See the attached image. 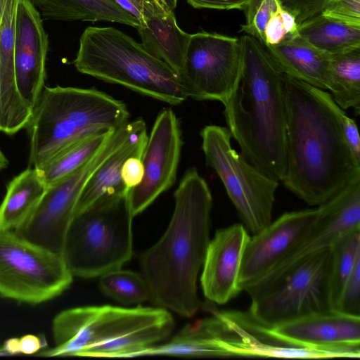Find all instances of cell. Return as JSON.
Instances as JSON below:
<instances>
[{
  "label": "cell",
  "mask_w": 360,
  "mask_h": 360,
  "mask_svg": "<svg viewBox=\"0 0 360 360\" xmlns=\"http://www.w3.org/2000/svg\"><path fill=\"white\" fill-rule=\"evenodd\" d=\"M265 44L276 45L282 41L286 36V31L281 13V6L267 22L265 30Z\"/></svg>",
  "instance_id": "obj_40"
},
{
  "label": "cell",
  "mask_w": 360,
  "mask_h": 360,
  "mask_svg": "<svg viewBox=\"0 0 360 360\" xmlns=\"http://www.w3.org/2000/svg\"><path fill=\"white\" fill-rule=\"evenodd\" d=\"M73 276L62 256L0 230V295L31 304L63 293Z\"/></svg>",
  "instance_id": "obj_8"
},
{
  "label": "cell",
  "mask_w": 360,
  "mask_h": 360,
  "mask_svg": "<svg viewBox=\"0 0 360 360\" xmlns=\"http://www.w3.org/2000/svg\"><path fill=\"white\" fill-rule=\"evenodd\" d=\"M129 117L123 101L97 89L44 86L26 127L30 166L38 168L82 139L114 131Z\"/></svg>",
  "instance_id": "obj_4"
},
{
  "label": "cell",
  "mask_w": 360,
  "mask_h": 360,
  "mask_svg": "<svg viewBox=\"0 0 360 360\" xmlns=\"http://www.w3.org/2000/svg\"><path fill=\"white\" fill-rule=\"evenodd\" d=\"M330 249L306 259L271 288L251 298L248 311L271 328L312 314L331 311Z\"/></svg>",
  "instance_id": "obj_10"
},
{
  "label": "cell",
  "mask_w": 360,
  "mask_h": 360,
  "mask_svg": "<svg viewBox=\"0 0 360 360\" xmlns=\"http://www.w3.org/2000/svg\"><path fill=\"white\" fill-rule=\"evenodd\" d=\"M269 330L291 345L360 352V316L331 311L304 316Z\"/></svg>",
  "instance_id": "obj_19"
},
{
  "label": "cell",
  "mask_w": 360,
  "mask_h": 360,
  "mask_svg": "<svg viewBox=\"0 0 360 360\" xmlns=\"http://www.w3.org/2000/svg\"><path fill=\"white\" fill-rule=\"evenodd\" d=\"M3 124H2V108H1V79H0V131H2Z\"/></svg>",
  "instance_id": "obj_46"
},
{
  "label": "cell",
  "mask_w": 360,
  "mask_h": 360,
  "mask_svg": "<svg viewBox=\"0 0 360 360\" xmlns=\"http://www.w3.org/2000/svg\"><path fill=\"white\" fill-rule=\"evenodd\" d=\"M333 108L338 117L345 138L354 156L360 162V138L357 124L334 101Z\"/></svg>",
  "instance_id": "obj_38"
},
{
  "label": "cell",
  "mask_w": 360,
  "mask_h": 360,
  "mask_svg": "<svg viewBox=\"0 0 360 360\" xmlns=\"http://www.w3.org/2000/svg\"><path fill=\"white\" fill-rule=\"evenodd\" d=\"M200 136L207 165L219 176L243 224L252 235L257 233L272 221L279 181L232 147L226 127L207 125Z\"/></svg>",
  "instance_id": "obj_7"
},
{
  "label": "cell",
  "mask_w": 360,
  "mask_h": 360,
  "mask_svg": "<svg viewBox=\"0 0 360 360\" xmlns=\"http://www.w3.org/2000/svg\"><path fill=\"white\" fill-rule=\"evenodd\" d=\"M240 39V72L223 103L226 127L248 161L282 181L285 173L284 73L257 38L247 34Z\"/></svg>",
  "instance_id": "obj_3"
},
{
  "label": "cell",
  "mask_w": 360,
  "mask_h": 360,
  "mask_svg": "<svg viewBox=\"0 0 360 360\" xmlns=\"http://www.w3.org/2000/svg\"><path fill=\"white\" fill-rule=\"evenodd\" d=\"M76 69L171 105L188 96L180 76L141 43L112 27H88L79 38Z\"/></svg>",
  "instance_id": "obj_5"
},
{
  "label": "cell",
  "mask_w": 360,
  "mask_h": 360,
  "mask_svg": "<svg viewBox=\"0 0 360 360\" xmlns=\"http://www.w3.org/2000/svg\"><path fill=\"white\" fill-rule=\"evenodd\" d=\"M330 249V300L332 311H335L343 286L360 259V227L343 233Z\"/></svg>",
  "instance_id": "obj_31"
},
{
  "label": "cell",
  "mask_w": 360,
  "mask_h": 360,
  "mask_svg": "<svg viewBox=\"0 0 360 360\" xmlns=\"http://www.w3.org/2000/svg\"><path fill=\"white\" fill-rule=\"evenodd\" d=\"M44 340L34 335L6 340L0 349V355L34 354L44 347Z\"/></svg>",
  "instance_id": "obj_36"
},
{
  "label": "cell",
  "mask_w": 360,
  "mask_h": 360,
  "mask_svg": "<svg viewBox=\"0 0 360 360\" xmlns=\"http://www.w3.org/2000/svg\"><path fill=\"white\" fill-rule=\"evenodd\" d=\"M330 86L333 101L344 110L360 113V48L329 55Z\"/></svg>",
  "instance_id": "obj_30"
},
{
  "label": "cell",
  "mask_w": 360,
  "mask_h": 360,
  "mask_svg": "<svg viewBox=\"0 0 360 360\" xmlns=\"http://www.w3.org/2000/svg\"><path fill=\"white\" fill-rule=\"evenodd\" d=\"M182 146L179 122L171 109H164L155 119L143 153V179L129 191L134 217L174 184Z\"/></svg>",
  "instance_id": "obj_14"
},
{
  "label": "cell",
  "mask_w": 360,
  "mask_h": 360,
  "mask_svg": "<svg viewBox=\"0 0 360 360\" xmlns=\"http://www.w3.org/2000/svg\"><path fill=\"white\" fill-rule=\"evenodd\" d=\"M172 316L149 324L110 340L89 347L78 356L131 358L145 349L157 345L169 337L174 328Z\"/></svg>",
  "instance_id": "obj_28"
},
{
  "label": "cell",
  "mask_w": 360,
  "mask_h": 360,
  "mask_svg": "<svg viewBox=\"0 0 360 360\" xmlns=\"http://www.w3.org/2000/svg\"><path fill=\"white\" fill-rule=\"evenodd\" d=\"M250 237L243 224H235L217 230L210 240L200 277L204 295L210 302L224 304L241 292L238 277Z\"/></svg>",
  "instance_id": "obj_18"
},
{
  "label": "cell",
  "mask_w": 360,
  "mask_h": 360,
  "mask_svg": "<svg viewBox=\"0 0 360 360\" xmlns=\"http://www.w3.org/2000/svg\"><path fill=\"white\" fill-rule=\"evenodd\" d=\"M99 277L101 291L118 302L138 304L150 299V290L145 278L136 272L120 268Z\"/></svg>",
  "instance_id": "obj_32"
},
{
  "label": "cell",
  "mask_w": 360,
  "mask_h": 360,
  "mask_svg": "<svg viewBox=\"0 0 360 360\" xmlns=\"http://www.w3.org/2000/svg\"><path fill=\"white\" fill-rule=\"evenodd\" d=\"M207 309L218 317L220 343L231 356L347 357L344 349L302 347L280 340L248 311H219L210 306Z\"/></svg>",
  "instance_id": "obj_16"
},
{
  "label": "cell",
  "mask_w": 360,
  "mask_h": 360,
  "mask_svg": "<svg viewBox=\"0 0 360 360\" xmlns=\"http://www.w3.org/2000/svg\"><path fill=\"white\" fill-rule=\"evenodd\" d=\"M284 74L314 87L328 90L329 55L313 47L298 34L276 45L264 46Z\"/></svg>",
  "instance_id": "obj_22"
},
{
  "label": "cell",
  "mask_w": 360,
  "mask_h": 360,
  "mask_svg": "<svg viewBox=\"0 0 360 360\" xmlns=\"http://www.w3.org/2000/svg\"><path fill=\"white\" fill-rule=\"evenodd\" d=\"M171 355L193 357L231 356L221 345L218 320L212 316L186 325L169 342L145 349L137 356Z\"/></svg>",
  "instance_id": "obj_25"
},
{
  "label": "cell",
  "mask_w": 360,
  "mask_h": 360,
  "mask_svg": "<svg viewBox=\"0 0 360 360\" xmlns=\"http://www.w3.org/2000/svg\"><path fill=\"white\" fill-rule=\"evenodd\" d=\"M318 207L285 212L250 237L238 277L241 291L259 280L285 258L315 224Z\"/></svg>",
  "instance_id": "obj_15"
},
{
  "label": "cell",
  "mask_w": 360,
  "mask_h": 360,
  "mask_svg": "<svg viewBox=\"0 0 360 360\" xmlns=\"http://www.w3.org/2000/svg\"><path fill=\"white\" fill-rule=\"evenodd\" d=\"M174 209L161 238L141 258L150 300L159 307L192 317L201 307L197 278L210 241L212 196L195 168L182 176Z\"/></svg>",
  "instance_id": "obj_2"
},
{
  "label": "cell",
  "mask_w": 360,
  "mask_h": 360,
  "mask_svg": "<svg viewBox=\"0 0 360 360\" xmlns=\"http://www.w3.org/2000/svg\"><path fill=\"white\" fill-rule=\"evenodd\" d=\"M321 13L360 27V0H330Z\"/></svg>",
  "instance_id": "obj_34"
},
{
  "label": "cell",
  "mask_w": 360,
  "mask_h": 360,
  "mask_svg": "<svg viewBox=\"0 0 360 360\" xmlns=\"http://www.w3.org/2000/svg\"><path fill=\"white\" fill-rule=\"evenodd\" d=\"M172 316L162 307L86 306L64 310L53 320L56 346L44 356H78L84 349Z\"/></svg>",
  "instance_id": "obj_11"
},
{
  "label": "cell",
  "mask_w": 360,
  "mask_h": 360,
  "mask_svg": "<svg viewBox=\"0 0 360 360\" xmlns=\"http://www.w3.org/2000/svg\"><path fill=\"white\" fill-rule=\"evenodd\" d=\"M46 187L36 168H28L7 185L0 204V230L13 231L22 224L37 207Z\"/></svg>",
  "instance_id": "obj_26"
},
{
  "label": "cell",
  "mask_w": 360,
  "mask_h": 360,
  "mask_svg": "<svg viewBox=\"0 0 360 360\" xmlns=\"http://www.w3.org/2000/svg\"><path fill=\"white\" fill-rule=\"evenodd\" d=\"M142 15V22L146 18L165 14L172 11L161 0H129ZM141 22V23H142Z\"/></svg>",
  "instance_id": "obj_42"
},
{
  "label": "cell",
  "mask_w": 360,
  "mask_h": 360,
  "mask_svg": "<svg viewBox=\"0 0 360 360\" xmlns=\"http://www.w3.org/2000/svg\"><path fill=\"white\" fill-rule=\"evenodd\" d=\"M148 137L146 123L141 119L124 144L91 175L77 201L75 214L85 210L99 199L122 195L130 190L122 181V167L124 161L130 157L142 158Z\"/></svg>",
  "instance_id": "obj_21"
},
{
  "label": "cell",
  "mask_w": 360,
  "mask_h": 360,
  "mask_svg": "<svg viewBox=\"0 0 360 360\" xmlns=\"http://www.w3.org/2000/svg\"><path fill=\"white\" fill-rule=\"evenodd\" d=\"M335 311L360 316V259L343 286Z\"/></svg>",
  "instance_id": "obj_33"
},
{
  "label": "cell",
  "mask_w": 360,
  "mask_h": 360,
  "mask_svg": "<svg viewBox=\"0 0 360 360\" xmlns=\"http://www.w3.org/2000/svg\"><path fill=\"white\" fill-rule=\"evenodd\" d=\"M278 6V0H263L254 15L251 26L244 32L255 37L264 45L266 25Z\"/></svg>",
  "instance_id": "obj_37"
},
{
  "label": "cell",
  "mask_w": 360,
  "mask_h": 360,
  "mask_svg": "<svg viewBox=\"0 0 360 360\" xmlns=\"http://www.w3.org/2000/svg\"><path fill=\"white\" fill-rule=\"evenodd\" d=\"M129 191L122 195L99 199L74 214L62 254L73 276H101L120 269L131 259L134 216Z\"/></svg>",
  "instance_id": "obj_6"
},
{
  "label": "cell",
  "mask_w": 360,
  "mask_h": 360,
  "mask_svg": "<svg viewBox=\"0 0 360 360\" xmlns=\"http://www.w3.org/2000/svg\"><path fill=\"white\" fill-rule=\"evenodd\" d=\"M6 3V0H0V19L4 8V5Z\"/></svg>",
  "instance_id": "obj_47"
},
{
  "label": "cell",
  "mask_w": 360,
  "mask_h": 360,
  "mask_svg": "<svg viewBox=\"0 0 360 360\" xmlns=\"http://www.w3.org/2000/svg\"><path fill=\"white\" fill-rule=\"evenodd\" d=\"M169 10L174 11L176 6L177 0H161Z\"/></svg>",
  "instance_id": "obj_45"
},
{
  "label": "cell",
  "mask_w": 360,
  "mask_h": 360,
  "mask_svg": "<svg viewBox=\"0 0 360 360\" xmlns=\"http://www.w3.org/2000/svg\"><path fill=\"white\" fill-rule=\"evenodd\" d=\"M137 125L135 120L115 130L90 161L46 188L30 217L13 231L20 237L62 256L65 234L85 185L102 163L124 144Z\"/></svg>",
  "instance_id": "obj_9"
},
{
  "label": "cell",
  "mask_w": 360,
  "mask_h": 360,
  "mask_svg": "<svg viewBox=\"0 0 360 360\" xmlns=\"http://www.w3.org/2000/svg\"><path fill=\"white\" fill-rule=\"evenodd\" d=\"M136 29L146 50L180 76L191 34L179 27L174 11L146 18Z\"/></svg>",
  "instance_id": "obj_23"
},
{
  "label": "cell",
  "mask_w": 360,
  "mask_h": 360,
  "mask_svg": "<svg viewBox=\"0 0 360 360\" xmlns=\"http://www.w3.org/2000/svg\"><path fill=\"white\" fill-rule=\"evenodd\" d=\"M114 131L115 130L98 133L82 139L64 148L36 168L46 187L60 181L90 161Z\"/></svg>",
  "instance_id": "obj_29"
},
{
  "label": "cell",
  "mask_w": 360,
  "mask_h": 360,
  "mask_svg": "<svg viewBox=\"0 0 360 360\" xmlns=\"http://www.w3.org/2000/svg\"><path fill=\"white\" fill-rule=\"evenodd\" d=\"M263 0H250L249 5L245 11L246 23L241 26V31L249 28L252 22L254 15Z\"/></svg>",
  "instance_id": "obj_43"
},
{
  "label": "cell",
  "mask_w": 360,
  "mask_h": 360,
  "mask_svg": "<svg viewBox=\"0 0 360 360\" xmlns=\"http://www.w3.org/2000/svg\"><path fill=\"white\" fill-rule=\"evenodd\" d=\"M19 0H6L0 19V79L2 132L13 135L26 128L32 110L21 98L15 83L14 46Z\"/></svg>",
  "instance_id": "obj_20"
},
{
  "label": "cell",
  "mask_w": 360,
  "mask_h": 360,
  "mask_svg": "<svg viewBox=\"0 0 360 360\" xmlns=\"http://www.w3.org/2000/svg\"><path fill=\"white\" fill-rule=\"evenodd\" d=\"M41 18L63 21H108L139 27L141 22L116 0H30Z\"/></svg>",
  "instance_id": "obj_24"
},
{
  "label": "cell",
  "mask_w": 360,
  "mask_h": 360,
  "mask_svg": "<svg viewBox=\"0 0 360 360\" xmlns=\"http://www.w3.org/2000/svg\"><path fill=\"white\" fill-rule=\"evenodd\" d=\"M241 65L240 39L207 32L190 34L180 75L188 98L223 103L238 79Z\"/></svg>",
  "instance_id": "obj_12"
},
{
  "label": "cell",
  "mask_w": 360,
  "mask_h": 360,
  "mask_svg": "<svg viewBox=\"0 0 360 360\" xmlns=\"http://www.w3.org/2000/svg\"><path fill=\"white\" fill-rule=\"evenodd\" d=\"M195 8H210L217 10L238 9L245 11L250 0H186Z\"/></svg>",
  "instance_id": "obj_41"
},
{
  "label": "cell",
  "mask_w": 360,
  "mask_h": 360,
  "mask_svg": "<svg viewBox=\"0 0 360 360\" xmlns=\"http://www.w3.org/2000/svg\"><path fill=\"white\" fill-rule=\"evenodd\" d=\"M318 216L303 240L280 263L243 291L255 297L311 256L330 248L343 233L360 227V179L317 206Z\"/></svg>",
  "instance_id": "obj_13"
},
{
  "label": "cell",
  "mask_w": 360,
  "mask_h": 360,
  "mask_svg": "<svg viewBox=\"0 0 360 360\" xmlns=\"http://www.w3.org/2000/svg\"><path fill=\"white\" fill-rule=\"evenodd\" d=\"M48 35L42 18L30 0H19L15 24L14 70L18 91L32 110L46 77Z\"/></svg>",
  "instance_id": "obj_17"
},
{
  "label": "cell",
  "mask_w": 360,
  "mask_h": 360,
  "mask_svg": "<svg viewBox=\"0 0 360 360\" xmlns=\"http://www.w3.org/2000/svg\"><path fill=\"white\" fill-rule=\"evenodd\" d=\"M8 160L0 148V172L7 167Z\"/></svg>",
  "instance_id": "obj_44"
},
{
  "label": "cell",
  "mask_w": 360,
  "mask_h": 360,
  "mask_svg": "<svg viewBox=\"0 0 360 360\" xmlns=\"http://www.w3.org/2000/svg\"><path fill=\"white\" fill-rule=\"evenodd\" d=\"M330 0H278L281 7L292 14L297 25L320 14Z\"/></svg>",
  "instance_id": "obj_35"
},
{
  "label": "cell",
  "mask_w": 360,
  "mask_h": 360,
  "mask_svg": "<svg viewBox=\"0 0 360 360\" xmlns=\"http://www.w3.org/2000/svg\"><path fill=\"white\" fill-rule=\"evenodd\" d=\"M298 34L318 50L333 55L360 48V27L321 13L297 25Z\"/></svg>",
  "instance_id": "obj_27"
},
{
  "label": "cell",
  "mask_w": 360,
  "mask_h": 360,
  "mask_svg": "<svg viewBox=\"0 0 360 360\" xmlns=\"http://www.w3.org/2000/svg\"><path fill=\"white\" fill-rule=\"evenodd\" d=\"M140 157L127 158L122 167L121 178L127 188H132L139 185L143 177V165Z\"/></svg>",
  "instance_id": "obj_39"
},
{
  "label": "cell",
  "mask_w": 360,
  "mask_h": 360,
  "mask_svg": "<svg viewBox=\"0 0 360 360\" xmlns=\"http://www.w3.org/2000/svg\"><path fill=\"white\" fill-rule=\"evenodd\" d=\"M286 109L285 187L319 206L360 179L329 92L284 74Z\"/></svg>",
  "instance_id": "obj_1"
}]
</instances>
